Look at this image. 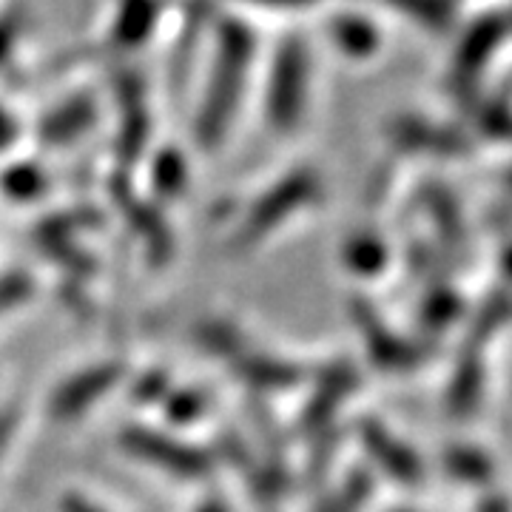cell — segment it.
Listing matches in <instances>:
<instances>
[{"label": "cell", "instance_id": "1", "mask_svg": "<svg viewBox=\"0 0 512 512\" xmlns=\"http://www.w3.org/2000/svg\"><path fill=\"white\" fill-rule=\"evenodd\" d=\"M248 60H251V37L245 29H228L222 35L220 55L211 72V86L202 100V109L197 114V126L194 137L200 143L202 151H217L231 120L239 109V97L245 89V72H248Z\"/></svg>", "mask_w": 512, "mask_h": 512}, {"label": "cell", "instance_id": "2", "mask_svg": "<svg viewBox=\"0 0 512 512\" xmlns=\"http://www.w3.org/2000/svg\"><path fill=\"white\" fill-rule=\"evenodd\" d=\"M322 197V180L313 168H293L282 180H276L259 200L248 208L245 220L239 222L231 239V251L245 254L259 242L271 237L282 225L293 220V214L308 211Z\"/></svg>", "mask_w": 512, "mask_h": 512}, {"label": "cell", "instance_id": "3", "mask_svg": "<svg viewBox=\"0 0 512 512\" xmlns=\"http://www.w3.org/2000/svg\"><path fill=\"white\" fill-rule=\"evenodd\" d=\"M308 52L302 43H285L276 55V66L268 83V123L279 134H291L308 109Z\"/></svg>", "mask_w": 512, "mask_h": 512}, {"label": "cell", "instance_id": "4", "mask_svg": "<svg viewBox=\"0 0 512 512\" xmlns=\"http://www.w3.org/2000/svg\"><path fill=\"white\" fill-rule=\"evenodd\" d=\"M120 447L128 456L154 464L157 470L174 478H183V481H200L211 473V464H214L211 456L200 447H191L168 433L148 430V427H123Z\"/></svg>", "mask_w": 512, "mask_h": 512}, {"label": "cell", "instance_id": "5", "mask_svg": "<svg viewBox=\"0 0 512 512\" xmlns=\"http://www.w3.org/2000/svg\"><path fill=\"white\" fill-rule=\"evenodd\" d=\"M126 376V362H117V359H106V362H97V365L77 370L52 390L49 416L55 421H63V424L80 419L83 413L92 410L94 404L103 402Z\"/></svg>", "mask_w": 512, "mask_h": 512}, {"label": "cell", "instance_id": "6", "mask_svg": "<svg viewBox=\"0 0 512 512\" xmlns=\"http://www.w3.org/2000/svg\"><path fill=\"white\" fill-rule=\"evenodd\" d=\"M359 439L365 444L370 458L382 467L384 473H390V476L396 478V481L416 484L421 478L419 456L399 436H393L379 419L359 421Z\"/></svg>", "mask_w": 512, "mask_h": 512}, {"label": "cell", "instance_id": "7", "mask_svg": "<svg viewBox=\"0 0 512 512\" xmlns=\"http://www.w3.org/2000/svg\"><path fill=\"white\" fill-rule=\"evenodd\" d=\"M356 384H359V373L350 365L339 362V365L328 367V370L319 376V382L313 387L311 399H308L302 416H299L302 430H305V433H322L330 424V419H333V413L339 410V404L348 399L350 390H353Z\"/></svg>", "mask_w": 512, "mask_h": 512}, {"label": "cell", "instance_id": "8", "mask_svg": "<svg viewBox=\"0 0 512 512\" xmlns=\"http://www.w3.org/2000/svg\"><path fill=\"white\" fill-rule=\"evenodd\" d=\"M237 379L248 384L256 393H271V390H288L293 384L305 379V367L279 359V356H268V353H256V350H245L231 362Z\"/></svg>", "mask_w": 512, "mask_h": 512}, {"label": "cell", "instance_id": "9", "mask_svg": "<svg viewBox=\"0 0 512 512\" xmlns=\"http://www.w3.org/2000/svg\"><path fill=\"white\" fill-rule=\"evenodd\" d=\"M353 316H356V322L362 328V336H365L367 348H370V356L382 367L399 370V367H413L421 359V353H416L413 345H407L404 339L393 336L390 328H384L382 316L373 311L367 302H356L353 305Z\"/></svg>", "mask_w": 512, "mask_h": 512}, {"label": "cell", "instance_id": "10", "mask_svg": "<svg viewBox=\"0 0 512 512\" xmlns=\"http://www.w3.org/2000/svg\"><path fill=\"white\" fill-rule=\"evenodd\" d=\"M94 123V100H72L69 106L52 111L46 120H43V140L60 146V143H69L74 137H80L86 128Z\"/></svg>", "mask_w": 512, "mask_h": 512}, {"label": "cell", "instance_id": "11", "mask_svg": "<svg viewBox=\"0 0 512 512\" xmlns=\"http://www.w3.org/2000/svg\"><path fill=\"white\" fill-rule=\"evenodd\" d=\"M123 208H126L128 222L143 234V242H146L148 256L157 262H163L165 256L171 254V234L165 228V222L154 214V208L146 205V202L137 200H123Z\"/></svg>", "mask_w": 512, "mask_h": 512}, {"label": "cell", "instance_id": "12", "mask_svg": "<svg viewBox=\"0 0 512 512\" xmlns=\"http://www.w3.org/2000/svg\"><path fill=\"white\" fill-rule=\"evenodd\" d=\"M194 339L200 342L202 350H211V356H222V359H237L239 353H245V336L225 319H211L202 322L194 330Z\"/></svg>", "mask_w": 512, "mask_h": 512}, {"label": "cell", "instance_id": "13", "mask_svg": "<svg viewBox=\"0 0 512 512\" xmlns=\"http://www.w3.org/2000/svg\"><path fill=\"white\" fill-rule=\"evenodd\" d=\"M370 495H373V478L365 470H356L316 512H359L370 501Z\"/></svg>", "mask_w": 512, "mask_h": 512}, {"label": "cell", "instance_id": "14", "mask_svg": "<svg viewBox=\"0 0 512 512\" xmlns=\"http://www.w3.org/2000/svg\"><path fill=\"white\" fill-rule=\"evenodd\" d=\"M3 191L9 200L29 202L43 197V191L49 188V177L37 168V165H15L3 174Z\"/></svg>", "mask_w": 512, "mask_h": 512}, {"label": "cell", "instance_id": "15", "mask_svg": "<svg viewBox=\"0 0 512 512\" xmlns=\"http://www.w3.org/2000/svg\"><path fill=\"white\" fill-rule=\"evenodd\" d=\"M345 259H348L350 268L359 271V274H376V271H382L384 262H387V251H384L379 239L362 234V237H353L345 245Z\"/></svg>", "mask_w": 512, "mask_h": 512}, {"label": "cell", "instance_id": "16", "mask_svg": "<svg viewBox=\"0 0 512 512\" xmlns=\"http://www.w3.org/2000/svg\"><path fill=\"white\" fill-rule=\"evenodd\" d=\"M154 185L160 191V197H180L185 191V160L174 151L160 154V160L154 165Z\"/></svg>", "mask_w": 512, "mask_h": 512}, {"label": "cell", "instance_id": "17", "mask_svg": "<svg viewBox=\"0 0 512 512\" xmlns=\"http://www.w3.org/2000/svg\"><path fill=\"white\" fill-rule=\"evenodd\" d=\"M165 402V416L174 424H188L208 407V396L200 390H180V393H168Z\"/></svg>", "mask_w": 512, "mask_h": 512}, {"label": "cell", "instance_id": "18", "mask_svg": "<svg viewBox=\"0 0 512 512\" xmlns=\"http://www.w3.org/2000/svg\"><path fill=\"white\" fill-rule=\"evenodd\" d=\"M35 293V282L26 274L0 276V316L26 305Z\"/></svg>", "mask_w": 512, "mask_h": 512}, {"label": "cell", "instance_id": "19", "mask_svg": "<svg viewBox=\"0 0 512 512\" xmlns=\"http://www.w3.org/2000/svg\"><path fill=\"white\" fill-rule=\"evenodd\" d=\"M165 396H168V373L165 370H151L134 384V402L154 404L163 402Z\"/></svg>", "mask_w": 512, "mask_h": 512}, {"label": "cell", "instance_id": "20", "mask_svg": "<svg viewBox=\"0 0 512 512\" xmlns=\"http://www.w3.org/2000/svg\"><path fill=\"white\" fill-rule=\"evenodd\" d=\"M447 467H450V473H456V476H487V461L481 458V453H473V450H453V453L447 456Z\"/></svg>", "mask_w": 512, "mask_h": 512}, {"label": "cell", "instance_id": "21", "mask_svg": "<svg viewBox=\"0 0 512 512\" xmlns=\"http://www.w3.org/2000/svg\"><path fill=\"white\" fill-rule=\"evenodd\" d=\"M18 433V410L15 407H3L0 410V461L9 453V444Z\"/></svg>", "mask_w": 512, "mask_h": 512}, {"label": "cell", "instance_id": "22", "mask_svg": "<svg viewBox=\"0 0 512 512\" xmlns=\"http://www.w3.org/2000/svg\"><path fill=\"white\" fill-rule=\"evenodd\" d=\"M15 134H18V128H15V120L6 114V111L0 109V151L6 146H12V140H15Z\"/></svg>", "mask_w": 512, "mask_h": 512}, {"label": "cell", "instance_id": "23", "mask_svg": "<svg viewBox=\"0 0 512 512\" xmlns=\"http://www.w3.org/2000/svg\"><path fill=\"white\" fill-rule=\"evenodd\" d=\"M63 512H103V510H97L92 501H86V498H80V495H69V498H63Z\"/></svg>", "mask_w": 512, "mask_h": 512}, {"label": "cell", "instance_id": "24", "mask_svg": "<svg viewBox=\"0 0 512 512\" xmlns=\"http://www.w3.org/2000/svg\"><path fill=\"white\" fill-rule=\"evenodd\" d=\"M197 512H231V507H228L222 498H208V501H205V504H202Z\"/></svg>", "mask_w": 512, "mask_h": 512}, {"label": "cell", "instance_id": "25", "mask_svg": "<svg viewBox=\"0 0 512 512\" xmlns=\"http://www.w3.org/2000/svg\"><path fill=\"white\" fill-rule=\"evenodd\" d=\"M507 265H510V271H512V254H510V259H507Z\"/></svg>", "mask_w": 512, "mask_h": 512}, {"label": "cell", "instance_id": "26", "mask_svg": "<svg viewBox=\"0 0 512 512\" xmlns=\"http://www.w3.org/2000/svg\"><path fill=\"white\" fill-rule=\"evenodd\" d=\"M399 512H404V510H399Z\"/></svg>", "mask_w": 512, "mask_h": 512}]
</instances>
